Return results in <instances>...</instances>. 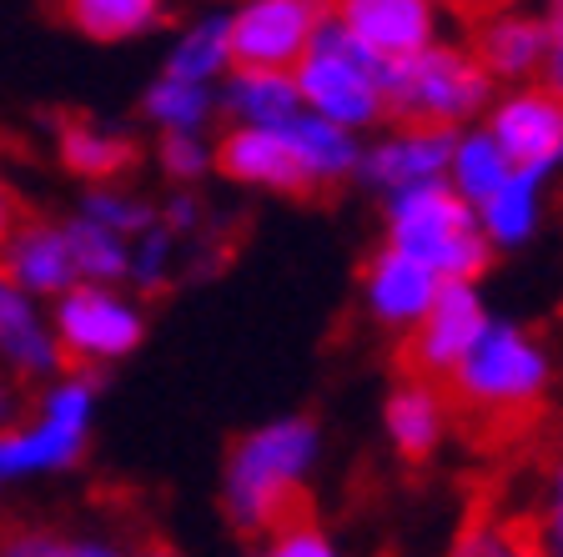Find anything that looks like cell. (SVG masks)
<instances>
[{
  "mask_svg": "<svg viewBox=\"0 0 563 557\" xmlns=\"http://www.w3.org/2000/svg\"><path fill=\"white\" fill-rule=\"evenodd\" d=\"M543 553H559L563 557V453L553 457V472H549V498H543V537H539Z\"/></svg>",
  "mask_w": 563,
  "mask_h": 557,
  "instance_id": "32",
  "label": "cell"
},
{
  "mask_svg": "<svg viewBox=\"0 0 563 557\" xmlns=\"http://www.w3.org/2000/svg\"><path fill=\"white\" fill-rule=\"evenodd\" d=\"M543 86H549V91H559L563 96V35H553V46H549V60H543Z\"/></svg>",
  "mask_w": 563,
  "mask_h": 557,
  "instance_id": "35",
  "label": "cell"
},
{
  "mask_svg": "<svg viewBox=\"0 0 563 557\" xmlns=\"http://www.w3.org/2000/svg\"><path fill=\"white\" fill-rule=\"evenodd\" d=\"M0 547L11 557H70V537H56V533H15Z\"/></svg>",
  "mask_w": 563,
  "mask_h": 557,
  "instance_id": "33",
  "label": "cell"
},
{
  "mask_svg": "<svg viewBox=\"0 0 563 557\" xmlns=\"http://www.w3.org/2000/svg\"><path fill=\"white\" fill-rule=\"evenodd\" d=\"M453 126H408L393 131V136L373 141L363 156H357V171L373 191L393 197L402 186H422V181H443L448 176V152H453Z\"/></svg>",
  "mask_w": 563,
  "mask_h": 557,
  "instance_id": "12",
  "label": "cell"
},
{
  "mask_svg": "<svg viewBox=\"0 0 563 557\" xmlns=\"http://www.w3.org/2000/svg\"><path fill=\"white\" fill-rule=\"evenodd\" d=\"M166 226H172V232L176 236H181V232H191V226H197V201H191V197H172V201H166Z\"/></svg>",
  "mask_w": 563,
  "mask_h": 557,
  "instance_id": "34",
  "label": "cell"
},
{
  "mask_svg": "<svg viewBox=\"0 0 563 557\" xmlns=\"http://www.w3.org/2000/svg\"><path fill=\"white\" fill-rule=\"evenodd\" d=\"M488 131L514 166L563 171V96L549 86L518 81L514 96L488 101Z\"/></svg>",
  "mask_w": 563,
  "mask_h": 557,
  "instance_id": "10",
  "label": "cell"
},
{
  "mask_svg": "<svg viewBox=\"0 0 563 557\" xmlns=\"http://www.w3.org/2000/svg\"><path fill=\"white\" fill-rule=\"evenodd\" d=\"M51 332L66 367H111L141 347L146 312L121 291V281H76L51 297Z\"/></svg>",
  "mask_w": 563,
  "mask_h": 557,
  "instance_id": "7",
  "label": "cell"
},
{
  "mask_svg": "<svg viewBox=\"0 0 563 557\" xmlns=\"http://www.w3.org/2000/svg\"><path fill=\"white\" fill-rule=\"evenodd\" d=\"M383 427H387V442L408 463L433 457L438 442L448 437V402L433 377H408V382L393 387L383 402Z\"/></svg>",
  "mask_w": 563,
  "mask_h": 557,
  "instance_id": "20",
  "label": "cell"
},
{
  "mask_svg": "<svg viewBox=\"0 0 563 557\" xmlns=\"http://www.w3.org/2000/svg\"><path fill=\"white\" fill-rule=\"evenodd\" d=\"M211 161H217V146H207L201 131H162V141H156V166L181 186L201 181Z\"/></svg>",
  "mask_w": 563,
  "mask_h": 557,
  "instance_id": "30",
  "label": "cell"
},
{
  "mask_svg": "<svg viewBox=\"0 0 563 557\" xmlns=\"http://www.w3.org/2000/svg\"><path fill=\"white\" fill-rule=\"evenodd\" d=\"M543 21H549L553 35H563V0H549V15H543Z\"/></svg>",
  "mask_w": 563,
  "mask_h": 557,
  "instance_id": "38",
  "label": "cell"
},
{
  "mask_svg": "<svg viewBox=\"0 0 563 557\" xmlns=\"http://www.w3.org/2000/svg\"><path fill=\"white\" fill-rule=\"evenodd\" d=\"M15 221H21V211H15V191L5 186V176H0V242H5V232H11Z\"/></svg>",
  "mask_w": 563,
  "mask_h": 557,
  "instance_id": "37",
  "label": "cell"
},
{
  "mask_svg": "<svg viewBox=\"0 0 563 557\" xmlns=\"http://www.w3.org/2000/svg\"><path fill=\"white\" fill-rule=\"evenodd\" d=\"M0 271L35 302H51L66 287H76V256L66 242V221H15L0 242Z\"/></svg>",
  "mask_w": 563,
  "mask_h": 557,
  "instance_id": "14",
  "label": "cell"
},
{
  "mask_svg": "<svg viewBox=\"0 0 563 557\" xmlns=\"http://www.w3.org/2000/svg\"><path fill=\"white\" fill-rule=\"evenodd\" d=\"M322 457V432L307 417H282L246 432L227 457L222 508L236 533H267L302 502V488Z\"/></svg>",
  "mask_w": 563,
  "mask_h": 557,
  "instance_id": "1",
  "label": "cell"
},
{
  "mask_svg": "<svg viewBox=\"0 0 563 557\" xmlns=\"http://www.w3.org/2000/svg\"><path fill=\"white\" fill-rule=\"evenodd\" d=\"M141 116L156 131H207V121L217 116V91L207 81H187V76L162 70L141 96Z\"/></svg>",
  "mask_w": 563,
  "mask_h": 557,
  "instance_id": "24",
  "label": "cell"
},
{
  "mask_svg": "<svg viewBox=\"0 0 563 557\" xmlns=\"http://www.w3.org/2000/svg\"><path fill=\"white\" fill-rule=\"evenodd\" d=\"M211 166L236 186H257L277 197H312V181L297 161L287 126H232Z\"/></svg>",
  "mask_w": 563,
  "mask_h": 557,
  "instance_id": "11",
  "label": "cell"
},
{
  "mask_svg": "<svg viewBox=\"0 0 563 557\" xmlns=\"http://www.w3.org/2000/svg\"><path fill=\"white\" fill-rule=\"evenodd\" d=\"M553 176H559L553 166H514V171L473 207L488 246L514 252V246L533 242V232L543 226V191H549Z\"/></svg>",
  "mask_w": 563,
  "mask_h": 557,
  "instance_id": "17",
  "label": "cell"
},
{
  "mask_svg": "<svg viewBox=\"0 0 563 557\" xmlns=\"http://www.w3.org/2000/svg\"><path fill=\"white\" fill-rule=\"evenodd\" d=\"M282 126H287V136H292V152H297V161H302L312 191H328V186L347 181V176L357 171V156H363L357 131L338 126V121H328V116H312L307 105L297 111V116L282 121Z\"/></svg>",
  "mask_w": 563,
  "mask_h": 557,
  "instance_id": "21",
  "label": "cell"
},
{
  "mask_svg": "<svg viewBox=\"0 0 563 557\" xmlns=\"http://www.w3.org/2000/svg\"><path fill=\"white\" fill-rule=\"evenodd\" d=\"M0 371L15 382H51L56 371H66L51 316L5 271H0Z\"/></svg>",
  "mask_w": 563,
  "mask_h": 557,
  "instance_id": "13",
  "label": "cell"
},
{
  "mask_svg": "<svg viewBox=\"0 0 563 557\" xmlns=\"http://www.w3.org/2000/svg\"><path fill=\"white\" fill-rule=\"evenodd\" d=\"M176 267V232L162 216L126 242V281L136 291H162Z\"/></svg>",
  "mask_w": 563,
  "mask_h": 557,
  "instance_id": "28",
  "label": "cell"
},
{
  "mask_svg": "<svg viewBox=\"0 0 563 557\" xmlns=\"http://www.w3.org/2000/svg\"><path fill=\"white\" fill-rule=\"evenodd\" d=\"M15 412H21V392H15V377L0 371V427H11Z\"/></svg>",
  "mask_w": 563,
  "mask_h": 557,
  "instance_id": "36",
  "label": "cell"
},
{
  "mask_svg": "<svg viewBox=\"0 0 563 557\" xmlns=\"http://www.w3.org/2000/svg\"><path fill=\"white\" fill-rule=\"evenodd\" d=\"M66 15L86 41L101 46H121V41H141L166 21V0H60Z\"/></svg>",
  "mask_w": 563,
  "mask_h": 557,
  "instance_id": "23",
  "label": "cell"
},
{
  "mask_svg": "<svg viewBox=\"0 0 563 557\" xmlns=\"http://www.w3.org/2000/svg\"><path fill=\"white\" fill-rule=\"evenodd\" d=\"M76 211H81V216H91V221H101V226H111V232H121V236L146 232V226L162 216V211H156L146 197L121 191V186H91Z\"/></svg>",
  "mask_w": 563,
  "mask_h": 557,
  "instance_id": "29",
  "label": "cell"
},
{
  "mask_svg": "<svg viewBox=\"0 0 563 557\" xmlns=\"http://www.w3.org/2000/svg\"><path fill=\"white\" fill-rule=\"evenodd\" d=\"M508 171H514V161L504 156V146L493 141L488 126H483V131H463V126H457L453 152H448V186H453L468 207H478V201L488 197V191L504 181Z\"/></svg>",
  "mask_w": 563,
  "mask_h": 557,
  "instance_id": "25",
  "label": "cell"
},
{
  "mask_svg": "<svg viewBox=\"0 0 563 557\" xmlns=\"http://www.w3.org/2000/svg\"><path fill=\"white\" fill-rule=\"evenodd\" d=\"M383 96H387V116L393 121L457 131L488 111L493 76L473 56V46L428 41V46L408 51V56L383 60Z\"/></svg>",
  "mask_w": 563,
  "mask_h": 557,
  "instance_id": "2",
  "label": "cell"
},
{
  "mask_svg": "<svg viewBox=\"0 0 563 557\" xmlns=\"http://www.w3.org/2000/svg\"><path fill=\"white\" fill-rule=\"evenodd\" d=\"M453 5H463V11H488V5H498V0H453Z\"/></svg>",
  "mask_w": 563,
  "mask_h": 557,
  "instance_id": "39",
  "label": "cell"
},
{
  "mask_svg": "<svg viewBox=\"0 0 563 557\" xmlns=\"http://www.w3.org/2000/svg\"><path fill=\"white\" fill-rule=\"evenodd\" d=\"M387 242L422 256L443 281H478L493 261L478 211L448 186V176L387 197Z\"/></svg>",
  "mask_w": 563,
  "mask_h": 557,
  "instance_id": "4",
  "label": "cell"
},
{
  "mask_svg": "<svg viewBox=\"0 0 563 557\" xmlns=\"http://www.w3.org/2000/svg\"><path fill=\"white\" fill-rule=\"evenodd\" d=\"M549 46H553V31L543 15H488L473 35V56L483 60L493 81H533L549 60Z\"/></svg>",
  "mask_w": 563,
  "mask_h": 557,
  "instance_id": "18",
  "label": "cell"
},
{
  "mask_svg": "<svg viewBox=\"0 0 563 557\" xmlns=\"http://www.w3.org/2000/svg\"><path fill=\"white\" fill-rule=\"evenodd\" d=\"M217 111H227L232 126H282L302 111L292 70L277 66H232L217 91Z\"/></svg>",
  "mask_w": 563,
  "mask_h": 557,
  "instance_id": "19",
  "label": "cell"
},
{
  "mask_svg": "<svg viewBox=\"0 0 563 557\" xmlns=\"http://www.w3.org/2000/svg\"><path fill=\"white\" fill-rule=\"evenodd\" d=\"M549 377L553 361L543 342H533L523 326L488 316V326L473 337V347L457 357V367L443 382L478 417H518L528 406H539V397L549 392Z\"/></svg>",
  "mask_w": 563,
  "mask_h": 557,
  "instance_id": "5",
  "label": "cell"
},
{
  "mask_svg": "<svg viewBox=\"0 0 563 557\" xmlns=\"http://www.w3.org/2000/svg\"><path fill=\"white\" fill-rule=\"evenodd\" d=\"M483 326H488V307L478 297V281H443L433 297V307L408 326V361L418 377H433L443 382L448 371L457 367V357L473 347Z\"/></svg>",
  "mask_w": 563,
  "mask_h": 557,
  "instance_id": "9",
  "label": "cell"
},
{
  "mask_svg": "<svg viewBox=\"0 0 563 557\" xmlns=\"http://www.w3.org/2000/svg\"><path fill=\"white\" fill-rule=\"evenodd\" d=\"M0 488H5V472H0Z\"/></svg>",
  "mask_w": 563,
  "mask_h": 557,
  "instance_id": "40",
  "label": "cell"
},
{
  "mask_svg": "<svg viewBox=\"0 0 563 557\" xmlns=\"http://www.w3.org/2000/svg\"><path fill=\"white\" fill-rule=\"evenodd\" d=\"M96 427V382L91 377H51L35 417L21 427H0V472L5 482L21 477H56L86 457V442Z\"/></svg>",
  "mask_w": 563,
  "mask_h": 557,
  "instance_id": "6",
  "label": "cell"
},
{
  "mask_svg": "<svg viewBox=\"0 0 563 557\" xmlns=\"http://www.w3.org/2000/svg\"><path fill=\"white\" fill-rule=\"evenodd\" d=\"M166 70L187 76V81L217 86L232 70V41H227V15H201L172 41L166 51Z\"/></svg>",
  "mask_w": 563,
  "mask_h": 557,
  "instance_id": "26",
  "label": "cell"
},
{
  "mask_svg": "<svg viewBox=\"0 0 563 557\" xmlns=\"http://www.w3.org/2000/svg\"><path fill=\"white\" fill-rule=\"evenodd\" d=\"M66 242H70L76 277L81 281H126V242L131 236L111 232V226H101V221L76 211V216L66 221Z\"/></svg>",
  "mask_w": 563,
  "mask_h": 557,
  "instance_id": "27",
  "label": "cell"
},
{
  "mask_svg": "<svg viewBox=\"0 0 563 557\" xmlns=\"http://www.w3.org/2000/svg\"><path fill=\"white\" fill-rule=\"evenodd\" d=\"M56 156L70 176L86 181H117L126 166H136V141L101 121H66L56 136Z\"/></svg>",
  "mask_w": 563,
  "mask_h": 557,
  "instance_id": "22",
  "label": "cell"
},
{
  "mask_svg": "<svg viewBox=\"0 0 563 557\" xmlns=\"http://www.w3.org/2000/svg\"><path fill=\"white\" fill-rule=\"evenodd\" d=\"M292 81L312 116H328L347 131H373L387 116L383 56H373L338 15H322L307 51L292 60Z\"/></svg>",
  "mask_w": 563,
  "mask_h": 557,
  "instance_id": "3",
  "label": "cell"
},
{
  "mask_svg": "<svg viewBox=\"0 0 563 557\" xmlns=\"http://www.w3.org/2000/svg\"><path fill=\"white\" fill-rule=\"evenodd\" d=\"M332 15L383 60L438 41V0H338Z\"/></svg>",
  "mask_w": 563,
  "mask_h": 557,
  "instance_id": "16",
  "label": "cell"
},
{
  "mask_svg": "<svg viewBox=\"0 0 563 557\" xmlns=\"http://www.w3.org/2000/svg\"><path fill=\"white\" fill-rule=\"evenodd\" d=\"M328 15V0H242L227 15L232 66H277L292 70L312 31Z\"/></svg>",
  "mask_w": 563,
  "mask_h": 557,
  "instance_id": "8",
  "label": "cell"
},
{
  "mask_svg": "<svg viewBox=\"0 0 563 557\" xmlns=\"http://www.w3.org/2000/svg\"><path fill=\"white\" fill-rule=\"evenodd\" d=\"M267 553H277V557H332V537L322 533L317 523H307V517H282V523H272L267 527Z\"/></svg>",
  "mask_w": 563,
  "mask_h": 557,
  "instance_id": "31",
  "label": "cell"
},
{
  "mask_svg": "<svg viewBox=\"0 0 563 557\" xmlns=\"http://www.w3.org/2000/svg\"><path fill=\"white\" fill-rule=\"evenodd\" d=\"M438 287H443V277H438L422 256L402 252V246H393V242H387L363 271L367 312H373V322L393 326V332H408V326L433 307Z\"/></svg>",
  "mask_w": 563,
  "mask_h": 557,
  "instance_id": "15",
  "label": "cell"
}]
</instances>
